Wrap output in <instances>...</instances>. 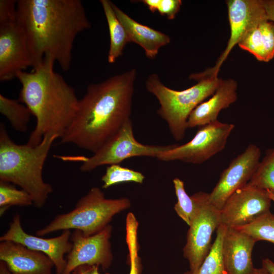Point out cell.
<instances>
[{
    "label": "cell",
    "mask_w": 274,
    "mask_h": 274,
    "mask_svg": "<svg viewBox=\"0 0 274 274\" xmlns=\"http://www.w3.org/2000/svg\"><path fill=\"white\" fill-rule=\"evenodd\" d=\"M129 250L130 270L129 274H140L141 264L138 255V244L130 243L128 245Z\"/></svg>",
    "instance_id": "obj_31"
},
{
    "label": "cell",
    "mask_w": 274,
    "mask_h": 274,
    "mask_svg": "<svg viewBox=\"0 0 274 274\" xmlns=\"http://www.w3.org/2000/svg\"><path fill=\"white\" fill-rule=\"evenodd\" d=\"M174 145H150L139 142L134 135L132 121L129 119L91 156H58V158L64 160L80 161L82 162L80 169L87 172L104 165L119 164L131 157L146 156L157 158L159 154L172 149Z\"/></svg>",
    "instance_id": "obj_7"
},
{
    "label": "cell",
    "mask_w": 274,
    "mask_h": 274,
    "mask_svg": "<svg viewBox=\"0 0 274 274\" xmlns=\"http://www.w3.org/2000/svg\"><path fill=\"white\" fill-rule=\"evenodd\" d=\"M260 148L251 144L232 159L221 174L212 192L209 193L210 202L221 210L233 193L249 183L260 161Z\"/></svg>",
    "instance_id": "obj_13"
},
{
    "label": "cell",
    "mask_w": 274,
    "mask_h": 274,
    "mask_svg": "<svg viewBox=\"0 0 274 274\" xmlns=\"http://www.w3.org/2000/svg\"><path fill=\"white\" fill-rule=\"evenodd\" d=\"M234 128V124L219 120L202 126L188 142L181 145L175 144L157 158L163 161L202 163L224 149Z\"/></svg>",
    "instance_id": "obj_9"
},
{
    "label": "cell",
    "mask_w": 274,
    "mask_h": 274,
    "mask_svg": "<svg viewBox=\"0 0 274 274\" xmlns=\"http://www.w3.org/2000/svg\"><path fill=\"white\" fill-rule=\"evenodd\" d=\"M0 274H12L5 263L1 261H0Z\"/></svg>",
    "instance_id": "obj_35"
},
{
    "label": "cell",
    "mask_w": 274,
    "mask_h": 274,
    "mask_svg": "<svg viewBox=\"0 0 274 274\" xmlns=\"http://www.w3.org/2000/svg\"><path fill=\"white\" fill-rule=\"evenodd\" d=\"M238 45L258 61H269L274 57V22L267 19L260 21L247 32Z\"/></svg>",
    "instance_id": "obj_20"
},
{
    "label": "cell",
    "mask_w": 274,
    "mask_h": 274,
    "mask_svg": "<svg viewBox=\"0 0 274 274\" xmlns=\"http://www.w3.org/2000/svg\"><path fill=\"white\" fill-rule=\"evenodd\" d=\"M191 196L196 209L187 233L183 255L190 271L195 274L211 250L214 231L221 224L220 210L210 202L209 193L199 191Z\"/></svg>",
    "instance_id": "obj_8"
},
{
    "label": "cell",
    "mask_w": 274,
    "mask_h": 274,
    "mask_svg": "<svg viewBox=\"0 0 274 274\" xmlns=\"http://www.w3.org/2000/svg\"><path fill=\"white\" fill-rule=\"evenodd\" d=\"M33 204L31 196L13 184L0 181V215L12 206L28 207Z\"/></svg>",
    "instance_id": "obj_25"
},
{
    "label": "cell",
    "mask_w": 274,
    "mask_h": 274,
    "mask_svg": "<svg viewBox=\"0 0 274 274\" xmlns=\"http://www.w3.org/2000/svg\"><path fill=\"white\" fill-rule=\"evenodd\" d=\"M251 274H270L262 267L260 268H254Z\"/></svg>",
    "instance_id": "obj_36"
},
{
    "label": "cell",
    "mask_w": 274,
    "mask_h": 274,
    "mask_svg": "<svg viewBox=\"0 0 274 274\" xmlns=\"http://www.w3.org/2000/svg\"><path fill=\"white\" fill-rule=\"evenodd\" d=\"M144 179L145 176L142 173L121 166L119 164L108 165L101 179L103 183L102 187L104 189L124 182L142 184Z\"/></svg>",
    "instance_id": "obj_26"
},
{
    "label": "cell",
    "mask_w": 274,
    "mask_h": 274,
    "mask_svg": "<svg viewBox=\"0 0 274 274\" xmlns=\"http://www.w3.org/2000/svg\"><path fill=\"white\" fill-rule=\"evenodd\" d=\"M173 184L177 198L174 210L177 215L189 226L195 212V202L186 192L182 180L176 178L173 180Z\"/></svg>",
    "instance_id": "obj_28"
},
{
    "label": "cell",
    "mask_w": 274,
    "mask_h": 274,
    "mask_svg": "<svg viewBox=\"0 0 274 274\" xmlns=\"http://www.w3.org/2000/svg\"><path fill=\"white\" fill-rule=\"evenodd\" d=\"M112 231L110 225L89 236L74 230L70 238L73 247L65 258L66 264L62 274H71L82 265H96L104 270L109 268L113 260L110 242Z\"/></svg>",
    "instance_id": "obj_11"
},
{
    "label": "cell",
    "mask_w": 274,
    "mask_h": 274,
    "mask_svg": "<svg viewBox=\"0 0 274 274\" xmlns=\"http://www.w3.org/2000/svg\"><path fill=\"white\" fill-rule=\"evenodd\" d=\"M0 112L7 118L14 129L21 132L28 129L32 114L29 109L19 100L1 94Z\"/></svg>",
    "instance_id": "obj_22"
},
{
    "label": "cell",
    "mask_w": 274,
    "mask_h": 274,
    "mask_svg": "<svg viewBox=\"0 0 274 274\" xmlns=\"http://www.w3.org/2000/svg\"><path fill=\"white\" fill-rule=\"evenodd\" d=\"M257 241L248 233L227 227L224 235L222 254L228 274H251L255 268L252 251Z\"/></svg>",
    "instance_id": "obj_17"
},
{
    "label": "cell",
    "mask_w": 274,
    "mask_h": 274,
    "mask_svg": "<svg viewBox=\"0 0 274 274\" xmlns=\"http://www.w3.org/2000/svg\"><path fill=\"white\" fill-rule=\"evenodd\" d=\"M182 3L181 0H158L156 11L169 20L174 19L179 12Z\"/></svg>",
    "instance_id": "obj_30"
},
{
    "label": "cell",
    "mask_w": 274,
    "mask_h": 274,
    "mask_svg": "<svg viewBox=\"0 0 274 274\" xmlns=\"http://www.w3.org/2000/svg\"><path fill=\"white\" fill-rule=\"evenodd\" d=\"M112 5L130 42L140 45L148 58H155L160 48L170 43V38L167 35L135 21L112 2Z\"/></svg>",
    "instance_id": "obj_19"
},
{
    "label": "cell",
    "mask_w": 274,
    "mask_h": 274,
    "mask_svg": "<svg viewBox=\"0 0 274 274\" xmlns=\"http://www.w3.org/2000/svg\"><path fill=\"white\" fill-rule=\"evenodd\" d=\"M17 22L26 37L32 68L51 59L67 72L77 36L91 24L80 0L17 1Z\"/></svg>",
    "instance_id": "obj_1"
},
{
    "label": "cell",
    "mask_w": 274,
    "mask_h": 274,
    "mask_svg": "<svg viewBox=\"0 0 274 274\" xmlns=\"http://www.w3.org/2000/svg\"><path fill=\"white\" fill-rule=\"evenodd\" d=\"M196 81L197 83L194 85L181 91L166 87L155 74L150 75L146 81L147 90L159 102L157 113L166 121L171 134L177 141L185 136L191 113L215 92L223 80L217 77L201 78Z\"/></svg>",
    "instance_id": "obj_5"
},
{
    "label": "cell",
    "mask_w": 274,
    "mask_h": 274,
    "mask_svg": "<svg viewBox=\"0 0 274 274\" xmlns=\"http://www.w3.org/2000/svg\"><path fill=\"white\" fill-rule=\"evenodd\" d=\"M271 201H274V192L271 191H267Z\"/></svg>",
    "instance_id": "obj_37"
},
{
    "label": "cell",
    "mask_w": 274,
    "mask_h": 274,
    "mask_svg": "<svg viewBox=\"0 0 274 274\" xmlns=\"http://www.w3.org/2000/svg\"><path fill=\"white\" fill-rule=\"evenodd\" d=\"M226 4L230 28V35L226 47L214 67L192 74L193 80L218 77L221 66L233 47L239 43L253 26L267 19L263 0H229L226 1Z\"/></svg>",
    "instance_id": "obj_10"
},
{
    "label": "cell",
    "mask_w": 274,
    "mask_h": 274,
    "mask_svg": "<svg viewBox=\"0 0 274 274\" xmlns=\"http://www.w3.org/2000/svg\"><path fill=\"white\" fill-rule=\"evenodd\" d=\"M266 19L274 22V0H263Z\"/></svg>",
    "instance_id": "obj_33"
},
{
    "label": "cell",
    "mask_w": 274,
    "mask_h": 274,
    "mask_svg": "<svg viewBox=\"0 0 274 274\" xmlns=\"http://www.w3.org/2000/svg\"><path fill=\"white\" fill-rule=\"evenodd\" d=\"M262 267L270 274H274V262L269 258H265L262 260Z\"/></svg>",
    "instance_id": "obj_34"
},
{
    "label": "cell",
    "mask_w": 274,
    "mask_h": 274,
    "mask_svg": "<svg viewBox=\"0 0 274 274\" xmlns=\"http://www.w3.org/2000/svg\"><path fill=\"white\" fill-rule=\"evenodd\" d=\"M17 1H0V24L17 21Z\"/></svg>",
    "instance_id": "obj_29"
},
{
    "label": "cell",
    "mask_w": 274,
    "mask_h": 274,
    "mask_svg": "<svg viewBox=\"0 0 274 274\" xmlns=\"http://www.w3.org/2000/svg\"><path fill=\"white\" fill-rule=\"evenodd\" d=\"M126 197L107 198L97 187H92L71 211L56 216L48 225L36 231L43 236L60 230H77L85 236L94 235L107 226L113 217L129 208Z\"/></svg>",
    "instance_id": "obj_6"
},
{
    "label": "cell",
    "mask_w": 274,
    "mask_h": 274,
    "mask_svg": "<svg viewBox=\"0 0 274 274\" xmlns=\"http://www.w3.org/2000/svg\"><path fill=\"white\" fill-rule=\"evenodd\" d=\"M136 76L132 68L90 84L60 143L97 151L130 119Z\"/></svg>",
    "instance_id": "obj_2"
},
{
    "label": "cell",
    "mask_w": 274,
    "mask_h": 274,
    "mask_svg": "<svg viewBox=\"0 0 274 274\" xmlns=\"http://www.w3.org/2000/svg\"><path fill=\"white\" fill-rule=\"evenodd\" d=\"M226 226L220 224L208 254L195 274H228L222 254V243Z\"/></svg>",
    "instance_id": "obj_23"
},
{
    "label": "cell",
    "mask_w": 274,
    "mask_h": 274,
    "mask_svg": "<svg viewBox=\"0 0 274 274\" xmlns=\"http://www.w3.org/2000/svg\"><path fill=\"white\" fill-rule=\"evenodd\" d=\"M32 67L25 35L15 22L0 24V81H10Z\"/></svg>",
    "instance_id": "obj_15"
},
{
    "label": "cell",
    "mask_w": 274,
    "mask_h": 274,
    "mask_svg": "<svg viewBox=\"0 0 274 274\" xmlns=\"http://www.w3.org/2000/svg\"><path fill=\"white\" fill-rule=\"evenodd\" d=\"M45 136L38 145L15 143L4 123L0 125V181L18 185L32 197L33 205L42 208L53 191L43 178V167L51 147L58 139Z\"/></svg>",
    "instance_id": "obj_4"
},
{
    "label": "cell",
    "mask_w": 274,
    "mask_h": 274,
    "mask_svg": "<svg viewBox=\"0 0 274 274\" xmlns=\"http://www.w3.org/2000/svg\"><path fill=\"white\" fill-rule=\"evenodd\" d=\"M271 200L266 190L248 183L233 193L220 210L221 224L238 228L269 211Z\"/></svg>",
    "instance_id": "obj_12"
},
{
    "label": "cell",
    "mask_w": 274,
    "mask_h": 274,
    "mask_svg": "<svg viewBox=\"0 0 274 274\" xmlns=\"http://www.w3.org/2000/svg\"><path fill=\"white\" fill-rule=\"evenodd\" d=\"M71 234V230H63L60 235L51 238L28 234L22 227L20 215L16 214L6 232L0 237V241H13L45 254L53 261L56 274H62L66 264L64 256L73 247Z\"/></svg>",
    "instance_id": "obj_14"
},
{
    "label": "cell",
    "mask_w": 274,
    "mask_h": 274,
    "mask_svg": "<svg viewBox=\"0 0 274 274\" xmlns=\"http://www.w3.org/2000/svg\"><path fill=\"white\" fill-rule=\"evenodd\" d=\"M236 228L248 233L257 242L266 241L274 244V215L270 211L253 222Z\"/></svg>",
    "instance_id": "obj_27"
},
{
    "label": "cell",
    "mask_w": 274,
    "mask_h": 274,
    "mask_svg": "<svg viewBox=\"0 0 274 274\" xmlns=\"http://www.w3.org/2000/svg\"><path fill=\"white\" fill-rule=\"evenodd\" d=\"M0 261L12 274H52L54 267L45 254L11 241L0 242Z\"/></svg>",
    "instance_id": "obj_16"
},
{
    "label": "cell",
    "mask_w": 274,
    "mask_h": 274,
    "mask_svg": "<svg viewBox=\"0 0 274 274\" xmlns=\"http://www.w3.org/2000/svg\"><path fill=\"white\" fill-rule=\"evenodd\" d=\"M248 183L258 188L274 192V148L266 150Z\"/></svg>",
    "instance_id": "obj_24"
},
{
    "label": "cell",
    "mask_w": 274,
    "mask_h": 274,
    "mask_svg": "<svg viewBox=\"0 0 274 274\" xmlns=\"http://www.w3.org/2000/svg\"><path fill=\"white\" fill-rule=\"evenodd\" d=\"M98 268L96 265H82L75 269L71 274H100Z\"/></svg>",
    "instance_id": "obj_32"
},
{
    "label": "cell",
    "mask_w": 274,
    "mask_h": 274,
    "mask_svg": "<svg viewBox=\"0 0 274 274\" xmlns=\"http://www.w3.org/2000/svg\"><path fill=\"white\" fill-rule=\"evenodd\" d=\"M184 274H192V272L189 270L188 271H186L184 273Z\"/></svg>",
    "instance_id": "obj_38"
},
{
    "label": "cell",
    "mask_w": 274,
    "mask_h": 274,
    "mask_svg": "<svg viewBox=\"0 0 274 274\" xmlns=\"http://www.w3.org/2000/svg\"><path fill=\"white\" fill-rule=\"evenodd\" d=\"M237 86L233 79L223 80L211 97L200 103L191 113L187 127H201L218 120L220 112L236 101Z\"/></svg>",
    "instance_id": "obj_18"
},
{
    "label": "cell",
    "mask_w": 274,
    "mask_h": 274,
    "mask_svg": "<svg viewBox=\"0 0 274 274\" xmlns=\"http://www.w3.org/2000/svg\"><path fill=\"white\" fill-rule=\"evenodd\" d=\"M101 6L107 21L110 38L108 61L113 63L122 54L126 44L130 42L126 31L118 19L109 0H100Z\"/></svg>",
    "instance_id": "obj_21"
},
{
    "label": "cell",
    "mask_w": 274,
    "mask_h": 274,
    "mask_svg": "<svg viewBox=\"0 0 274 274\" xmlns=\"http://www.w3.org/2000/svg\"><path fill=\"white\" fill-rule=\"evenodd\" d=\"M55 61L44 60L32 72H18L21 88L19 100L35 117L36 124L27 144L39 145L48 135L61 138L76 113L79 99L74 89L54 70Z\"/></svg>",
    "instance_id": "obj_3"
}]
</instances>
